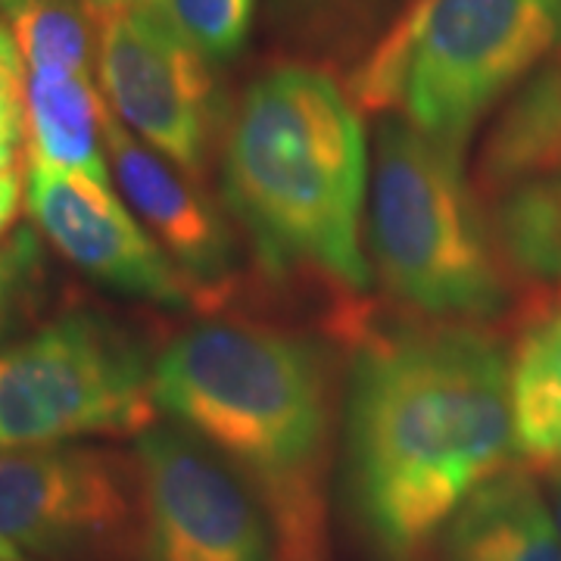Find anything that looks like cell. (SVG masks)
<instances>
[{
    "label": "cell",
    "instance_id": "1",
    "mask_svg": "<svg viewBox=\"0 0 561 561\" xmlns=\"http://www.w3.org/2000/svg\"><path fill=\"white\" fill-rule=\"evenodd\" d=\"M346 449L368 537L412 561L515 453L512 362L468 324L368 341L350 375Z\"/></svg>",
    "mask_w": 561,
    "mask_h": 561
},
{
    "label": "cell",
    "instance_id": "2",
    "mask_svg": "<svg viewBox=\"0 0 561 561\" xmlns=\"http://www.w3.org/2000/svg\"><path fill=\"white\" fill-rule=\"evenodd\" d=\"M157 412L209 446L265 508L275 561L328 559V383L319 356L253 321H201L150 365Z\"/></svg>",
    "mask_w": 561,
    "mask_h": 561
},
{
    "label": "cell",
    "instance_id": "3",
    "mask_svg": "<svg viewBox=\"0 0 561 561\" xmlns=\"http://www.w3.org/2000/svg\"><path fill=\"white\" fill-rule=\"evenodd\" d=\"M365 179L362 122L328 76L280 66L247 88L225 150V191L268 265L365 287Z\"/></svg>",
    "mask_w": 561,
    "mask_h": 561
},
{
    "label": "cell",
    "instance_id": "4",
    "mask_svg": "<svg viewBox=\"0 0 561 561\" xmlns=\"http://www.w3.org/2000/svg\"><path fill=\"white\" fill-rule=\"evenodd\" d=\"M459 160L412 122H383L368 238L383 284L402 302L431 316L486 319L505 306L508 268Z\"/></svg>",
    "mask_w": 561,
    "mask_h": 561
},
{
    "label": "cell",
    "instance_id": "5",
    "mask_svg": "<svg viewBox=\"0 0 561 561\" xmlns=\"http://www.w3.org/2000/svg\"><path fill=\"white\" fill-rule=\"evenodd\" d=\"M561 44V0H424L365 69L362 101L400 103L461 153L474 122Z\"/></svg>",
    "mask_w": 561,
    "mask_h": 561
},
{
    "label": "cell",
    "instance_id": "6",
    "mask_svg": "<svg viewBox=\"0 0 561 561\" xmlns=\"http://www.w3.org/2000/svg\"><path fill=\"white\" fill-rule=\"evenodd\" d=\"M153 419L150 365L94 312H66L0 350V449L140 437Z\"/></svg>",
    "mask_w": 561,
    "mask_h": 561
},
{
    "label": "cell",
    "instance_id": "7",
    "mask_svg": "<svg viewBox=\"0 0 561 561\" xmlns=\"http://www.w3.org/2000/svg\"><path fill=\"white\" fill-rule=\"evenodd\" d=\"M135 453L88 443L0 449V540L38 561H140Z\"/></svg>",
    "mask_w": 561,
    "mask_h": 561
},
{
    "label": "cell",
    "instance_id": "8",
    "mask_svg": "<svg viewBox=\"0 0 561 561\" xmlns=\"http://www.w3.org/2000/svg\"><path fill=\"white\" fill-rule=\"evenodd\" d=\"M98 13V76L116 119L197 179L219 119L206 57L153 0Z\"/></svg>",
    "mask_w": 561,
    "mask_h": 561
},
{
    "label": "cell",
    "instance_id": "9",
    "mask_svg": "<svg viewBox=\"0 0 561 561\" xmlns=\"http://www.w3.org/2000/svg\"><path fill=\"white\" fill-rule=\"evenodd\" d=\"M144 537L140 561H275L272 524L238 471L179 424L135 443Z\"/></svg>",
    "mask_w": 561,
    "mask_h": 561
},
{
    "label": "cell",
    "instance_id": "10",
    "mask_svg": "<svg viewBox=\"0 0 561 561\" xmlns=\"http://www.w3.org/2000/svg\"><path fill=\"white\" fill-rule=\"evenodd\" d=\"M25 203L35 228L88 278L169 309L201 306L194 284L110 184H98L79 172L28 165Z\"/></svg>",
    "mask_w": 561,
    "mask_h": 561
},
{
    "label": "cell",
    "instance_id": "11",
    "mask_svg": "<svg viewBox=\"0 0 561 561\" xmlns=\"http://www.w3.org/2000/svg\"><path fill=\"white\" fill-rule=\"evenodd\" d=\"M106 157L131 213L201 294L203 309L221 302L231 275V234L187 172L140 144L113 113L106 119Z\"/></svg>",
    "mask_w": 561,
    "mask_h": 561
},
{
    "label": "cell",
    "instance_id": "12",
    "mask_svg": "<svg viewBox=\"0 0 561 561\" xmlns=\"http://www.w3.org/2000/svg\"><path fill=\"white\" fill-rule=\"evenodd\" d=\"M440 561H561V530L537 481L505 468L440 534Z\"/></svg>",
    "mask_w": 561,
    "mask_h": 561
},
{
    "label": "cell",
    "instance_id": "13",
    "mask_svg": "<svg viewBox=\"0 0 561 561\" xmlns=\"http://www.w3.org/2000/svg\"><path fill=\"white\" fill-rule=\"evenodd\" d=\"M561 169V60L542 62L502 106L478 157L474 191L500 201Z\"/></svg>",
    "mask_w": 561,
    "mask_h": 561
},
{
    "label": "cell",
    "instance_id": "14",
    "mask_svg": "<svg viewBox=\"0 0 561 561\" xmlns=\"http://www.w3.org/2000/svg\"><path fill=\"white\" fill-rule=\"evenodd\" d=\"M110 110L91 72H28L25 79V150L28 165L79 172L110 184L106 157Z\"/></svg>",
    "mask_w": 561,
    "mask_h": 561
},
{
    "label": "cell",
    "instance_id": "15",
    "mask_svg": "<svg viewBox=\"0 0 561 561\" xmlns=\"http://www.w3.org/2000/svg\"><path fill=\"white\" fill-rule=\"evenodd\" d=\"M512 443L530 468L561 471V309L530 321L515 346Z\"/></svg>",
    "mask_w": 561,
    "mask_h": 561
},
{
    "label": "cell",
    "instance_id": "16",
    "mask_svg": "<svg viewBox=\"0 0 561 561\" xmlns=\"http://www.w3.org/2000/svg\"><path fill=\"white\" fill-rule=\"evenodd\" d=\"M490 221L502 262L518 278L561 290V184L534 181L505 194Z\"/></svg>",
    "mask_w": 561,
    "mask_h": 561
},
{
    "label": "cell",
    "instance_id": "17",
    "mask_svg": "<svg viewBox=\"0 0 561 561\" xmlns=\"http://www.w3.org/2000/svg\"><path fill=\"white\" fill-rule=\"evenodd\" d=\"M91 13L79 0H0V16L28 72H91Z\"/></svg>",
    "mask_w": 561,
    "mask_h": 561
},
{
    "label": "cell",
    "instance_id": "18",
    "mask_svg": "<svg viewBox=\"0 0 561 561\" xmlns=\"http://www.w3.org/2000/svg\"><path fill=\"white\" fill-rule=\"evenodd\" d=\"M206 60L238 57L250 35L256 0H153Z\"/></svg>",
    "mask_w": 561,
    "mask_h": 561
},
{
    "label": "cell",
    "instance_id": "19",
    "mask_svg": "<svg viewBox=\"0 0 561 561\" xmlns=\"http://www.w3.org/2000/svg\"><path fill=\"white\" fill-rule=\"evenodd\" d=\"M35 268L38 250L28 231H16L10 241L0 243V337L28 297V280L35 278Z\"/></svg>",
    "mask_w": 561,
    "mask_h": 561
},
{
    "label": "cell",
    "instance_id": "20",
    "mask_svg": "<svg viewBox=\"0 0 561 561\" xmlns=\"http://www.w3.org/2000/svg\"><path fill=\"white\" fill-rule=\"evenodd\" d=\"M25 140V79L22 66H0V144Z\"/></svg>",
    "mask_w": 561,
    "mask_h": 561
},
{
    "label": "cell",
    "instance_id": "21",
    "mask_svg": "<svg viewBox=\"0 0 561 561\" xmlns=\"http://www.w3.org/2000/svg\"><path fill=\"white\" fill-rule=\"evenodd\" d=\"M25 181L28 179L22 175V165L0 175V238L20 219L22 201H25Z\"/></svg>",
    "mask_w": 561,
    "mask_h": 561
},
{
    "label": "cell",
    "instance_id": "22",
    "mask_svg": "<svg viewBox=\"0 0 561 561\" xmlns=\"http://www.w3.org/2000/svg\"><path fill=\"white\" fill-rule=\"evenodd\" d=\"M0 66H22L20 50H16L13 35H10V28L3 22H0Z\"/></svg>",
    "mask_w": 561,
    "mask_h": 561
},
{
    "label": "cell",
    "instance_id": "23",
    "mask_svg": "<svg viewBox=\"0 0 561 561\" xmlns=\"http://www.w3.org/2000/svg\"><path fill=\"white\" fill-rule=\"evenodd\" d=\"M549 505H552V515H556V524L561 530V471L549 474Z\"/></svg>",
    "mask_w": 561,
    "mask_h": 561
},
{
    "label": "cell",
    "instance_id": "24",
    "mask_svg": "<svg viewBox=\"0 0 561 561\" xmlns=\"http://www.w3.org/2000/svg\"><path fill=\"white\" fill-rule=\"evenodd\" d=\"M20 165V147H13V144H0V175L3 172H10V169H16Z\"/></svg>",
    "mask_w": 561,
    "mask_h": 561
},
{
    "label": "cell",
    "instance_id": "25",
    "mask_svg": "<svg viewBox=\"0 0 561 561\" xmlns=\"http://www.w3.org/2000/svg\"><path fill=\"white\" fill-rule=\"evenodd\" d=\"M91 10H113V7H125V3H140V0H84Z\"/></svg>",
    "mask_w": 561,
    "mask_h": 561
},
{
    "label": "cell",
    "instance_id": "26",
    "mask_svg": "<svg viewBox=\"0 0 561 561\" xmlns=\"http://www.w3.org/2000/svg\"><path fill=\"white\" fill-rule=\"evenodd\" d=\"M0 561H25L20 549H13L7 540H0Z\"/></svg>",
    "mask_w": 561,
    "mask_h": 561
}]
</instances>
